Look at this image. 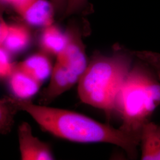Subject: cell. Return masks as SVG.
I'll return each instance as SVG.
<instances>
[{
	"instance_id": "1",
	"label": "cell",
	"mask_w": 160,
	"mask_h": 160,
	"mask_svg": "<svg viewBox=\"0 0 160 160\" xmlns=\"http://www.w3.org/2000/svg\"><path fill=\"white\" fill-rule=\"evenodd\" d=\"M14 102L18 110L26 112L43 129L57 137L82 143H112L123 149L129 158L137 157L141 133L116 129L69 110L36 105L25 100Z\"/></svg>"
},
{
	"instance_id": "2",
	"label": "cell",
	"mask_w": 160,
	"mask_h": 160,
	"mask_svg": "<svg viewBox=\"0 0 160 160\" xmlns=\"http://www.w3.org/2000/svg\"><path fill=\"white\" fill-rule=\"evenodd\" d=\"M160 104V54L135 52L128 74L120 87L114 109L123 120L120 128L141 133L142 126Z\"/></svg>"
},
{
	"instance_id": "3",
	"label": "cell",
	"mask_w": 160,
	"mask_h": 160,
	"mask_svg": "<svg viewBox=\"0 0 160 160\" xmlns=\"http://www.w3.org/2000/svg\"><path fill=\"white\" fill-rule=\"evenodd\" d=\"M135 57V52L116 47L110 55L96 54L78 81L82 102L103 110L110 118L118 94Z\"/></svg>"
},
{
	"instance_id": "4",
	"label": "cell",
	"mask_w": 160,
	"mask_h": 160,
	"mask_svg": "<svg viewBox=\"0 0 160 160\" xmlns=\"http://www.w3.org/2000/svg\"><path fill=\"white\" fill-rule=\"evenodd\" d=\"M30 25L46 28L53 24L54 6L48 0H20L12 6Z\"/></svg>"
},
{
	"instance_id": "5",
	"label": "cell",
	"mask_w": 160,
	"mask_h": 160,
	"mask_svg": "<svg viewBox=\"0 0 160 160\" xmlns=\"http://www.w3.org/2000/svg\"><path fill=\"white\" fill-rule=\"evenodd\" d=\"M80 76L73 71L56 62L51 75L50 83L43 91L40 102L46 106L54 98L70 89L80 80Z\"/></svg>"
},
{
	"instance_id": "6",
	"label": "cell",
	"mask_w": 160,
	"mask_h": 160,
	"mask_svg": "<svg viewBox=\"0 0 160 160\" xmlns=\"http://www.w3.org/2000/svg\"><path fill=\"white\" fill-rule=\"evenodd\" d=\"M18 138L22 160H53L49 146L34 137L28 123L23 122L19 126Z\"/></svg>"
},
{
	"instance_id": "7",
	"label": "cell",
	"mask_w": 160,
	"mask_h": 160,
	"mask_svg": "<svg viewBox=\"0 0 160 160\" xmlns=\"http://www.w3.org/2000/svg\"><path fill=\"white\" fill-rule=\"evenodd\" d=\"M67 34V46L57 56V62L71 69L81 77L87 67L84 45L78 33L70 31Z\"/></svg>"
},
{
	"instance_id": "8",
	"label": "cell",
	"mask_w": 160,
	"mask_h": 160,
	"mask_svg": "<svg viewBox=\"0 0 160 160\" xmlns=\"http://www.w3.org/2000/svg\"><path fill=\"white\" fill-rule=\"evenodd\" d=\"M8 78L9 86L12 94L21 100L33 96L39 91L42 84L17 65Z\"/></svg>"
},
{
	"instance_id": "9",
	"label": "cell",
	"mask_w": 160,
	"mask_h": 160,
	"mask_svg": "<svg viewBox=\"0 0 160 160\" xmlns=\"http://www.w3.org/2000/svg\"><path fill=\"white\" fill-rule=\"evenodd\" d=\"M141 159L160 160V125L148 122L142 126L141 142Z\"/></svg>"
},
{
	"instance_id": "10",
	"label": "cell",
	"mask_w": 160,
	"mask_h": 160,
	"mask_svg": "<svg viewBox=\"0 0 160 160\" xmlns=\"http://www.w3.org/2000/svg\"><path fill=\"white\" fill-rule=\"evenodd\" d=\"M17 66L41 83L51 75L53 70L50 59L42 53L31 55Z\"/></svg>"
},
{
	"instance_id": "11",
	"label": "cell",
	"mask_w": 160,
	"mask_h": 160,
	"mask_svg": "<svg viewBox=\"0 0 160 160\" xmlns=\"http://www.w3.org/2000/svg\"><path fill=\"white\" fill-rule=\"evenodd\" d=\"M67 42V33H64L53 24L45 28L40 36V45L43 51L57 56L65 49Z\"/></svg>"
},
{
	"instance_id": "12",
	"label": "cell",
	"mask_w": 160,
	"mask_h": 160,
	"mask_svg": "<svg viewBox=\"0 0 160 160\" xmlns=\"http://www.w3.org/2000/svg\"><path fill=\"white\" fill-rule=\"evenodd\" d=\"M31 36L25 26L22 24L9 25L6 39L1 46L4 47L10 53H17L23 51L29 45Z\"/></svg>"
},
{
	"instance_id": "13",
	"label": "cell",
	"mask_w": 160,
	"mask_h": 160,
	"mask_svg": "<svg viewBox=\"0 0 160 160\" xmlns=\"http://www.w3.org/2000/svg\"><path fill=\"white\" fill-rule=\"evenodd\" d=\"M18 109L14 99L7 98L1 101L0 106V125L1 131L7 132L10 129L14 112Z\"/></svg>"
},
{
	"instance_id": "14",
	"label": "cell",
	"mask_w": 160,
	"mask_h": 160,
	"mask_svg": "<svg viewBox=\"0 0 160 160\" xmlns=\"http://www.w3.org/2000/svg\"><path fill=\"white\" fill-rule=\"evenodd\" d=\"M14 64L12 63L10 56V52L1 46L0 48V75L1 78L9 77L12 74L14 69Z\"/></svg>"
},
{
	"instance_id": "15",
	"label": "cell",
	"mask_w": 160,
	"mask_h": 160,
	"mask_svg": "<svg viewBox=\"0 0 160 160\" xmlns=\"http://www.w3.org/2000/svg\"><path fill=\"white\" fill-rule=\"evenodd\" d=\"M87 0H68L65 8V14L70 15L77 12L86 4Z\"/></svg>"
},
{
	"instance_id": "16",
	"label": "cell",
	"mask_w": 160,
	"mask_h": 160,
	"mask_svg": "<svg viewBox=\"0 0 160 160\" xmlns=\"http://www.w3.org/2000/svg\"><path fill=\"white\" fill-rule=\"evenodd\" d=\"M9 25L4 21L3 19L1 20V24H0V43L2 45L4 41L6 39V37L8 32Z\"/></svg>"
},
{
	"instance_id": "17",
	"label": "cell",
	"mask_w": 160,
	"mask_h": 160,
	"mask_svg": "<svg viewBox=\"0 0 160 160\" xmlns=\"http://www.w3.org/2000/svg\"><path fill=\"white\" fill-rule=\"evenodd\" d=\"M53 4V6H56L57 7H61L63 6V4L65 5L67 4L66 2V0H50Z\"/></svg>"
},
{
	"instance_id": "18",
	"label": "cell",
	"mask_w": 160,
	"mask_h": 160,
	"mask_svg": "<svg viewBox=\"0 0 160 160\" xmlns=\"http://www.w3.org/2000/svg\"><path fill=\"white\" fill-rule=\"evenodd\" d=\"M1 1L4 2H6L7 4H10L12 6H13L20 0H1Z\"/></svg>"
}]
</instances>
